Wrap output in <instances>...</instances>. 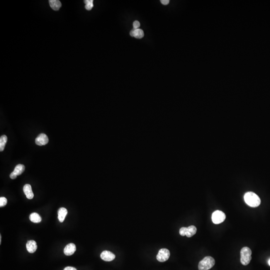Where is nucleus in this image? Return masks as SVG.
I'll list each match as a JSON object with an SVG mask.
<instances>
[{"label": "nucleus", "mask_w": 270, "mask_h": 270, "mask_svg": "<svg viewBox=\"0 0 270 270\" xmlns=\"http://www.w3.org/2000/svg\"><path fill=\"white\" fill-rule=\"evenodd\" d=\"M244 200L247 204L250 207L255 208L259 206L261 204L260 198L257 195L252 192L246 193L244 195Z\"/></svg>", "instance_id": "1"}, {"label": "nucleus", "mask_w": 270, "mask_h": 270, "mask_svg": "<svg viewBox=\"0 0 270 270\" xmlns=\"http://www.w3.org/2000/svg\"><path fill=\"white\" fill-rule=\"evenodd\" d=\"M215 264L214 259L210 256L205 257L201 261L198 265L199 270H209L213 267Z\"/></svg>", "instance_id": "2"}, {"label": "nucleus", "mask_w": 270, "mask_h": 270, "mask_svg": "<svg viewBox=\"0 0 270 270\" xmlns=\"http://www.w3.org/2000/svg\"><path fill=\"white\" fill-rule=\"evenodd\" d=\"M252 259V251L250 248L245 247L241 251V262L244 266L248 265Z\"/></svg>", "instance_id": "3"}, {"label": "nucleus", "mask_w": 270, "mask_h": 270, "mask_svg": "<svg viewBox=\"0 0 270 270\" xmlns=\"http://www.w3.org/2000/svg\"><path fill=\"white\" fill-rule=\"evenodd\" d=\"M197 232V228L194 226H190L188 228L182 227L180 229L179 233L181 236H186L188 238H191L195 235Z\"/></svg>", "instance_id": "4"}, {"label": "nucleus", "mask_w": 270, "mask_h": 270, "mask_svg": "<svg viewBox=\"0 0 270 270\" xmlns=\"http://www.w3.org/2000/svg\"><path fill=\"white\" fill-rule=\"evenodd\" d=\"M225 219V214L221 211H216L212 214V221L214 224H221L223 222Z\"/></svg>", "instance_id": "5"}, {"label": "nucleus", "mask_w": 270, "mask_h": 270, "mask_svg": "<svg viewBox=\"0 0 270 270\" xmlns=\"http://www.w3.org/2000/svg\"><path fill=\"white\" fill-rule=\"evenodd\" d=\"M170 252L168 249L162 248L159 251L157 255V260L160 262H164L169 259Z\"/></svg>", "instance_id": "6"}, {"label": "nucleus", "mask_w": 270, "mask_h": 270, "mask_svg": "<svg viewBox=\"0 0 270 270\" xmlns=\"http://www.w3.org/2000/svg\"><path fill=\"white\" fill-rule=\"evenodd\" d=\"M49 142V139L46 135L45 134H41L37 137L35 140V143L38 146H44L47 144Z\"/></svg>", "instance_id": "7"}, {"label": "nucleus", "mask_w": 270, "mask_h": 270, "mask_svg": "<svg viewBox=\"0 0 270 270\" xmlns=\"http://www.w3.org/2000/svg\"><path fill=\"white\" fill-rule=\"evenodd\" d=\"M116 257L113 253L108 251H104L101 254V258L103 260L106 262H110L114 260Z\"/></svg>", "instance_id": "8"}, {"label": "nucleus", "mask_w": 270, "mask_h": 270, "mask_svg": "<svg viewBox=\"0 0 270 270\" xmlns=\"http://www.w3.org/2000/svg\"><path fill=\"white\" fill-rule=\"evenodd\" d=\"M76 250V247L75 244L73 243H70L68 244L65 247L64 249V254L66 256H71L74 254Z\"/></svg>", "instance_id": "9"}, {"label": "nucleus", "mask_w": 270, "mask_h": 270, "mask_svg": "<svg viewBox=\"0 0 270 270\" xmlns=\"http://www.w3.org/2000/svg\"><path fill=\"white\" fill-rule=\"evenodd\" d=\"M26 248L27 250L29 253H35L37 249L36 242L34 240H30L28 241L26 244Z\"/></svg>", "instance_id": "10"}, {"label": "nucleus", "mask_w": 270, "mask_h": 270, "mask_svg": "<svg viewBox=\"0 0 270 270\" xmlns=\"http://www.w3.org/2000/svg\"><path fill=\"white\" fill-rule=\"evenodd\" d=\"M23 191L25 195L26 196L27 198L28 199H32L34 197V194L32 189L31 186L30 184H26L23 188Z\"/></svg>", "instance_id": "11"}, {"label": "nucleus", "mask_w": 270, "mask_h": 270, "mask_svg": "<svg viewBox=\"0 0 270 270\" xmlns=\"http://www.w3.org/2000/svg\"><path fill=\"white\" fill-rule=\"evenodd\" d=\"M67 213L68 211L66 208L62 207L59 209L58 212V214L59 220L60 222L61 223L63 222L66 218V215H67Z\"/></svg>", "instance_id": "12"}, {"label": "nucleus", "mask_w": 270, "mask_h": 270, "mask_svg": "<svg viewBox=\"0 0 270 270\" xmlns=\"http://www.w3.org/2000/svg\"><path fill=\"white\" fill-rule=\"evenodd\" d=\"M49 4L52 9L55 11H58L62 6L61 2L58 0H50Z\"/></svg>", "instance_id": "13"}, {"label": "nucleus", "mask_w": 270, "mask_h": 270, "mask_svg": "<svg viewBox=\"0 0 270 270\" xmlns=\"http://www.w3.org/2000/svg\"><path fill=\"white\" fill-rule=\"evenodd\" d=\"M30 220L33 223H38L41 222L42 218L38 213H33L30 215Z\"/></svg>", "instance_id": "14"}, {"label": "nucleus", "mask_w": 270, "mask_h": 270, "mask_svg": "<svg viewBox=\"0 0 270 270\" xmlns=\"http://www.w3.org/2000/svg\"><path fill=\"white\" fill-rule=\"evenodd\" d=\"M25 167L24 165L18 164L15 167L14 172L17 176H20L25 171Z\"/></svg>", "instance_id": "15"}, {"label": "nucleus", "mask_w": 270, "mask_h": 270, "mask_svg": "<svg viewBox=\"0 0 270 270\" xmlns=\"http://www.w3.org/2000/svg\"><path fill=\"white\" fill-rule=\"evenodd\" d=\"M7 137L6 135H2L0 138V151H4L5 146L7 142Z\"/></svg>", "instance_id": "16"}, {"label": "nucleus", "mask_w": 270, "mask_h": 270, "mask_svg": "<svg viewBox=\"0 0 270 270\" xmlns=\"http://www.w3.org/2000/svg\"><path fill=\"white\" fill-rule=\"evenodd\" d=\"M84 3L86 4L85 8H86V10H88V11L92 10L94 6L93 0H86V1H84Z\"/></svg>", "instance_id": "17"}, {"label": "nucleus", "mask_w": 270, "mask_h": 270, "mask_svg": "<svg viewBox=\"0 0 270 270\" xmlns=\"http://www.w3.org/2000/svg\"><path fill=\"white\" fill-rule=\"evenodd\" d=\"M144 36V33L143 30L141 29H136L135 37L137 39H141Z\"/></svg>", "instance_id": "18"}, {"label": "nucleus", "mask_w": 270, "mask_h": 270, "mask_svg": "<svg viewBox=\"0 0 270 270\" xmlns=\"http://www.w3.org/2000/svg\"><path fill=\"white\" fill-rule=\"evenodd\" d=\"M7 204V199L5 197L0 198V207H4Z\"/></svg>", "instance_id": "19"}, {"label": "nucleus", "mask_w": 270, "mask_h": 270, "mask_svg": "<svg viewBox=\"0 0 270 270\" xmlns=\"http://www.w3.org/2000/svg\"><path fill=\"white\" fill-rule=\"evenodd\" d=\"M133 26L134 29H138L139 28L140 26V24L139 22L137 21H135L133 23Z\"/></svg>", "instance_id": "20"}, {"label": "nucleus", "mask_w": 270, "mask_h": 270, "mask_svg": "<svg viewBox=\"0 0 270 270\" xmlns=\"http://www.w3.org/2000/svg\"><path fill=\"white\" fill-rule=\"evenodd\" d=\"M136 29H134V28L133 30L130 32V35L131 36L133 37H135V32H136Z\"/></svg>", "instance_id": "21"}, {"label": "nucleus", "mask_w": 270, "mask_h": 270, "mask_svg": "<svg viewBox=\"0 0 270 270\" xmlns=\"http://www.w3.org/2000/svg\"><path fill=\"white\" fill-rule=\"evenodd\" d=\"M17 176L15 174V173L13 172L11 173V174L10 175V178L12 179H15L17 178Z\"/></svg>", "instance_id": "22"}, {"label": "nucleus", "mask_w": 270, "mask_h": 270, "mask_svg": "<svg viewBox=\"0 0 270 270\" xmlns=\"http://www.w3.org/2000/svg\"><path fill=\"white\" fill-rule=\"evenodd\" d=\"M161 2L163 5H167L169 3L170 1L169 0H161Z\"/></svg>", "instance_id": "23"}, {"label": "nucleus", "mask_w": 270, "mask_h": 270, "mask_svg": "<svg viewBox=\"0 0 270 270\" xmlns=\"http://www.w3.org/2000/svg\"><path fill=\"white\" fill-rule=\"evenodd\" d=\"M64 270H77L75 268H74L72 267H67L64 269Z\"/></svg>", "instance_id": "24"}, {"label": "nucleus", "mask_w": 270, "mask_h": 270, "mask_svg": "<svg viewBox=\"0 0 270 270\" xmlns=\"http://www.w3.org/2000/svg\"><path fill=\"white\" fill-rule=\"evenodd\" d=\"M1 241H2V236L1 235H0V243L1 244Z\"/></svg>", "instance_id": "25"}, {"label": "nucleus", "mask_w": 270, "mask_h": 270, "mask_svg": "<svg viewBox=\"0 0 270 270\" xmlns=\"http://www.w3.org/2000/svg\"><path fill=\"white\" fill-rule=\"evenodd\" d=\"M268 264H269V266H270V259L268 261Z\"/></svg>", "instance_id": "26"}]
</instances>
